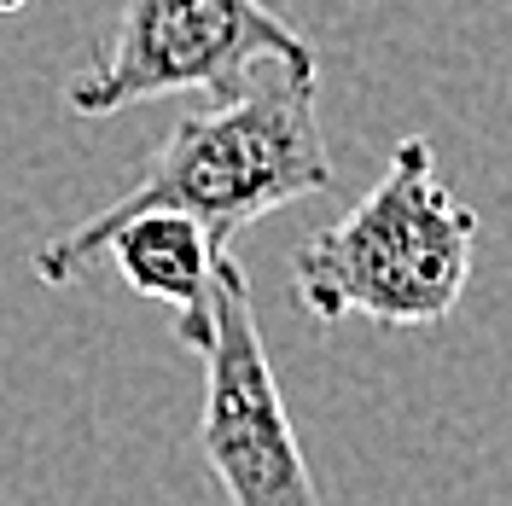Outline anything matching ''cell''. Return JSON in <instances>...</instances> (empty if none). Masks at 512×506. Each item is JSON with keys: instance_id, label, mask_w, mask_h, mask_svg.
Returning <instances> with one entry per match:
<instances>
[{"instance_id": "obj_1", "label": "cell", "mask_w": 512, "mask_h": 506, "mask_svg": "<svg viewBox=\"0 0 512 506\" xmlns=\"http://www.w3.org/2000/svg\"><path fill=\"white\" fill-rule=\"evenodd\" d=\"M315 76L320 70L268 64L245 94L181 117L158 146V158L140 169V181L117 204H105L99 216L35 251V280H82L105 256L111 227H123L128 216H146V210L187 216L204 227L216 251H227V239L245 233L251 222L326 192L332 158H326V134L315 117Z\"/></svg>"}, {"instance_id": "obj_2", "label": "cell", "mask_w": 512, "mask_h": 506, "mask_svg": "<svg viewBox=\"0 0 512 506\" xmlns=\"http://www.w3.org/2000/svg\"><path fill=\"white\" fill-rule=\"evenodd\" d=\"M472 251V204L443 187L431 146L408 134L390 152L379 187L297 251L291 280L297 303L326 326L344 315H367L379 326H437L466 297Z\"/></svg>"}, {"instance_id": "obj_3", "label": "cell", "mask_w": 512, "mask_h": 506, "mask_svg": "<svg viewBox=\"0 0 512 506\" xmlns=\"http://www.w3.org/2000/svg\"><path fill=\"white\" fill-rule=\"evenodd\" d=\"M268 64L320 70L315 47L262 0H123L117 30L70 76L64 105L76 117H111L169 94L233 99Z\"/></svg>"}, {"instance_id": "obj_4", "label": "cell", "mask_w": 512, "mask_h": 506, "mask_svg": "<svg viewBox=\"0 0 512 506\" xmlns=\"http://www.w3.org/2000/svg\"><path fill=\"white\" fill-rule=\"evenodd\" d=\"M204 460L233 506H320L309 460L297 448L274 361L262 349L251 280L233 256H216L210 344H204Z\"/></svg>"}, {"instance_id": "obj_5", "label": "cell", "mask_w": 512, "mask_h": 506, "mask_svg": "<svg viewBox=\"0 0 512 506\" xmlns=\"http://www.w3.org/2000/svg\"><path fill=\"white\" fill-rule=\"evenodd\" d=\"M105 256L123 268V280L163 303L175 315V338L204 355L210 344V280H216V245L204 239V227L175 216V210H146L111 227Z\"/></svg>"}, {"instance_id": "obj_6", "label": "cell", "mask_w": 512, "mask_h": 506, "mask_svg": "<svg viewBox=\"0 0 512 506\" xmlns=\"http://www.w3.org/2000/svg\"><path fill=\"white\" fill-rule=\"evenodd\" d=\"M18 6H30V0H0V12H18Z\"/></svg>"}]
</instances>
